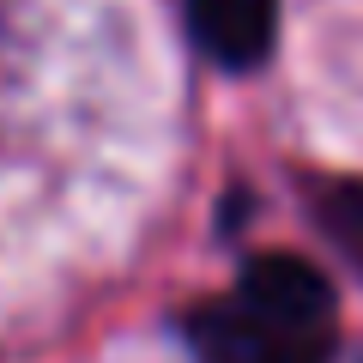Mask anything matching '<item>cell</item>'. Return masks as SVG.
<instances>
[{
    "label": "cell",
    "mask_w": 363,
    "mask_h": 363,
    "mask_svg": "<svg viewBox=\"0 0 363 363\" xmlns=\"http://www.w3.org/2000/svg\"><path fill=\"white\" fill-rule=\"evenodd\" d=\"M321 224L351 255V267L363 272V182H333V188H327L321 194Z\"/></svg>",
    "instance_id": "3957f363"
},
{
    "label": "cell",
    "mask_w": 363,
    "mask_h": 363,
    "mask_svg": "<svg viewBox=\"0 0 363 363\" xmlns=\"http://www.w3.org/2000/svg\"><path fill=\"white\" fill-rule=\"evenodd\" d=\"M188 30L218 67H260L279 37V0H188Z\"/></svg>",
    "instance_id": "7a4b0ae2"
},
{
    "label": "cell",
    "mask_w": 363,
    "mask_h": 363,
    "mask_svg": "<svg viewBox=\"0 0 363 363\" xmlns=\"http://www.w3.org/2000/svg\"><path fill=\"white\" fill-rule=\"evenodd\" d=\"M339 297L303 255L242 260L224 297L188 315L200 363H333Z\"/></svg>",
    "instance_id": "6da1fadb"
}]
</instances>
